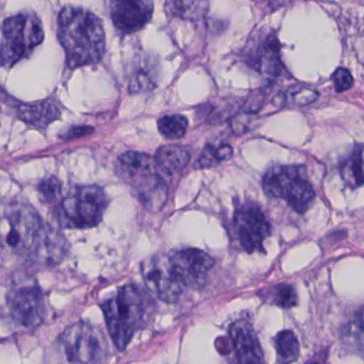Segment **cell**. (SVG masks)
Returning <instances> with one entry per match:
<instances>
[{"mask_svg":"<svg viewBox=\"0 0 364 364\" xmlns=\"http://www.w3.org/2000/svg\"><path fill=\"white\" fill-rule=\"evenodd\" d=\"M58 36L68 68L98 63L106 50L102 21L90 11L75 6L62 9L58 17Z\"/></svg>","mask_w":364,"mask_h":364,"instance_id":"6da1fadb","label":"cell"},{"mask_svg":"<svg viewBox=\"0 0 364 364\" xmlns=\"http://www.w3.org/2000/svg\"><path fill=\"white\" fill-rule=\"evenodd\" d=\"M113 344L124 350L137 331L145 327L153 311V301L136 284H125L110 299L100 304Z\"/></svg>","mask_w":364,"mask_h":364,"instance_id":"7a4b0ae2","label":"cell"},{"mask_svg":"<svg viewBox=\"0 0 364 364\" xmlns=\"http://www.w3.org/2000/svg\"><path fill=\"white\" fill-rule=\"evenodd\" d=\"M1 65L12 68L26 59L44 40L42 23L34 13L21 12L2 23Z\"/></svg>","mask_w":364,"mask_h":364,"instance_id":"3957f363","label":"cell"},{"mask_svg":"<svg viewBox=\"0 0 364 364\" xmlns=\"http://www.w3.org/2000/svg\"><path fill=\"white\" fill-rule=\"evenodd\" d=\"M262 184L267 196L284 199L301 214L309 209L316 198V191L303 166H274L263 177Z\"/></svg>","mask_w":364,"mask_h":364,"instance_id":"277c9868","label":"cell"},{"mask_svg":"<svg viewBox=\"0 0 364 364\" xmlns=\"http://www.w3.org/2000/svg\"><path fill=\"white\" fill-rule=\"evenodd\" d=\"M109 199L100 186H78L62 200L60 218L70 228H91L100 224Z\"/></svg>","mask_w":364,"mask_h":364,"instance_id":"5b68a950","label":"cell"},{"mask_svg":"<svg viewBox=\"0 0 364 364\" xmlns=\"http://www.w3.org/2000/svg\"><path fill=\"white\" fill-rule=\"evenodd\" d=\"M60 343L71 364H106L108 346L100 329L88 323H75L62 333Z\"/></svg>","mask_w":364,"mask_h":364,"instance_id":"8992f818","label":"cell"},{"mask_svg":"<svg viewBox=\"0 0 364 364\" xmlns=\"http://www.w3.org/2000/svg\"><path fill=\"white\" fill-rule=\"evenodd\" d=\"M6 220L10 224L6 243L19 254H34L44 226L36 210L25 203H13L6 208Z\"/></svg>","mask_w":364,"mask_h":364,"instance_id":"52a82bcc","label":"cell"},{"mask_svg":"<svg viewBox=\"0 0 364 364\" xmlns=\"http://www.w3.org/2000/svg\"><path fill=\"white\" fill-rule=\"evenodd\" d=\"M6 308L11 320L26 331H36L46 318L44 296L36 286L10 291L6 295Z\"/></svg>","mask_w":364,"mask_h":364,"instance_id":"ba28073f","label":"cell"},{"mask_svg":"<svg viewBox=\"0 0 364 364\" xmlns=\"http://www.w3.org/2000/svg\"><path fill=\"white\" fill-rule=\"evenodd\" d=\"M141 275L147 290L165 303H175L185 291L173 272L168 255H158L143 261Z\"/></svg>","mask_w":364,"mask_h":364,"instance_id":"9c48e42d","label":"cell"},{"mask_svg":"<svg viewBox=\"0 0 364 364\" xmlns=\"http://www.w3.org/2000/svg\"><path fill=\"white\" fill-rule=\"evenodd\" d=\"M168 256L173 272L184 290L202 288L209 271L215 264L209 255L196 248L177 250Z\"/></svg>","mask_w":364,"mask_h":364,"instance_id":"30bf717a","label":"cell"},{"mask_svg":"<svg viewBox=\"0 0 364 364\" xmlns=\"http://www.w3.org/2000/svg\"><path fill=\"white\" fill-rule=\"evenodd\" d=\"M234 222L244 250L250 254L263 252V243L271 235V225L262 210L254 205L241 208L235 214Z\"/></svg>","mask_w":364,"mask_h":364,"instance_id":"8fae6325","label":"cell"},{"mask_svg":"<svg viewBox=\"0 0 364 364\" xmlns=\"http://www.w3.org/2000/svg\"><path fill=\"white\" fill-rule=\"evenodd\" d=\"M111 21L118 31L132 34L143 29L152 19V0H109Z\"/></svg>","mask_w":364,"mask_h":364,"instance_id":"7c38bea8","label":"cell"},{"mask_svg":"<svg viewBox=\"0 0 364 364\" xmlns=\"http://www.w3.org/2000/svg\"><path fill=\"white\" fill-rule=\"evenodd\" d=\"M279 53V41L275 34L269 33L260 40L251 41L246 48L245 58L254 70L267 78H276L282 70Z\"/></svg>","mask_w":364,"mask_h":364,"instance_id":"4fadbf2b","label":"cell"},{"mask_svg":"<svg viewBox=\"0 0 364 364\" xmlns=\"http://www.w3.org/2000/svg\"><path fill=\"white\" fill-rule=\"evenodd\" d=\"M229 336L234 350L235 364H265L262 346L249 322L239 320L233 323Z\"/></svg>","mask_w":364,"mask_h":364,"instance_id":"5bb4252c","label":"cell"},{"mask_svg":"<svg viewBox=\"0 0 364 364\" xmlns=\"http://www.w3.org/2000/svg\"><path fill=\"white\" fill-rule=\"evenodd\" d=\"M158 63L149 53L138 51L128 68L126 79L130 93L141 94L153 91L158 83Z\"/></svg>","mask_w":364,"mask_h":364,"instance_id":"9a60e30c","label":"cell"},{"mask_svg":"<svg viewBox=\"0 0 364 364\" xmlns=\"http://www.w3.org/2000/svg\"><path fill=\"white\" fill-rule=\"evenodd\" d=\"M158 171L160 170L141 175L130 183L136 191L141 205L151 213L160 211L168 199V184L158 174Z\"/></svg>","mask_w":364,"mask_h":364,"instance_id":"2e32d148","label":"cell"},{"mask_svg":"<svg viewBox=\"0 0 364 364\" xmlns=\"http://www.w3.org/2000/svg\"><path fill=\"white\" fill-rule=\"evenodd\" d=\"M19 119L33 126L36 129H45L61 115L59 102L53 98H47L34 104H21L16 108Z\"/></svg>","mask_w":364,"mask_h":364,"instance_id":"e0dca14e","label":"cell"},{"mask_svg":"<svg viewBox=\"0 0 364 364\" xmlns=\"http://www.w3.org/2000/svg\"><path fill=\"white\" fill-rule=\"evenodd\" d=\"M158 170L155 160L145 154L128 151L120 156L117 162V173L122 181L130 184L137 177Z\"/></svg>","mask_w":364,"mask_h":364,"instance_id":"ac0fdd59","label":"cell"},{"mask_svg":"<svg viewBox=\"0 0 364 364\" xmlns=\"http://www.w3.org/2000/svg\"><path fill=\"white\" fill-rule=\"evenodd\" d=\"M192 154L189 149L180 145H168L158 149L154 160L160 172L173 175L181 172L189 164Z\"/></svg>","mask_w":364,"mask_h":364,"instance_id":"d6986e66","label":"cell"},{"mask_svg":"<svg viewBox=\"0 0 364 364\" xmlns=\"http://www.w3.org/2000/svg\"><path fill=\"white\" fill-rule=\"evenodd\" d=\"M341 176L350 188L364 184V144L356 145L352 155L341 166Z\"/></svg>","mask_w":364,"mask_h":364,"instance_id":"ffe728a7","label":"cell"},{"mask_svg":"<svg viewBox=\"0 0 364 364\" xmlns=\"http://www.w3.org/2000/svg\"><path fill=\"white\" fill-rule=\"evenodd\" d=\"M167 6L172 16L198 21L207 15L209 0H168Z\"/></svg>","mask_w":364,"mask_h":364,"instance_id":"44dd1931","label":"cell"},{"mask_svg":"<svg viewBox=\"0 0 364 364\" xmlns=\"http://www.w3.org/2000/svg\"><path fill=\"white\" fill-rule=\"evenodd\" d=\"M278 364L295 363L301 355V346L292 331H282L275 338Z\"/></svg>","mask_w":364,"mask_h":364,"instance_id":"7402d4cb","label":"cell"},{"mask_svg":"<svg viewBox=\"0 0 364 364\" xmlns=\"http://www.w3.org/2000/svg\"><path fill=\"white\" fill-rule=\"evenodd\" d=\"M343 339L348 348L364 356V307L348 323L344 331Z\"/></svg>","mask_w":364,"mask_h":364,"instance_id":"603a6c76","label":"cell"},{"mask_svg":"<svg viewBox=\"0 0 364 364\" xmlns=\"http://www.w3.org/2000/svg\"><path fill=\"white\" fill-rule=\"evenodd\" d=\"M233 156L232 146L228 144H209L204 147L202 154L199 157L196 164V168H213L222 162L230 160Z\"/></svg>","mask_w":364,"mask_h":364,"instance_id":"cb8c5ba5","label":"cell"},{"mask_svg":"<svg viewBox=\"0 0 364 364\" xmlns=\"http://www.w3.org/2000/svg\"><path fill=\"white\" fill-rule=\"evenodd\" d=\"M263 299L280 308L295 307L298 303L296 290L290 284H278L262 293Z\"/></svg>","mask_w":364,"mask_h":364,"instance_id":"d4e9b609","label":"cell"},{"mask_svg":"<svg viewBox=\"0 0 364 364\" xmlns=\"http://www.w3.org/2000/svg\"><path fill=\"white\" fill-rule=\"evenodd\" d=\"M157 127L164 138L180 140L187 132L188 121L183 115H165L158 121Z\"/></svg>","mask_w":364,"mask_h":364,"instance_id":"484cf974","label":"cell"},{"mask_svg":"<svg viewBox=\"0 0 364 364\" xmlns=\"http://www.w3.org/2000/svg\"><path fill=\"white\" fill-rule=\"evenodd\" d=\"M284 95H286V102H290L291 104L298 107L312 104L318 97V93L316 90L311 89V87H303V85L291 87L288 93L284 94Z\"/></svg>","mask_w":364,"mask_h":364,"instance_id":"4316f807","label":"cell"},{"mask_svg":"<svg viewBox=\"0 0 364 364\" xmlns=\"http://www.w3.org/2000/svg\"><path fill=\"white\" fill-rule=\"evenodd\" d=\"M38 193H40L41 198L45 203H55L61 195V183L55 177H51V178L41 182L38 186Z\"/></svg>","mask_w":364,"mask_h":364,"instance_id":"83f0119b","label":"cell"},{"mask_svg":"<svg viewBox=\"0 0 364 364\" xmlns=\"http://www.w3.org/2000/svg\"><path fill=\"white\" fill-rule=\"evenodd\" d=\"M333 81L335 83L336 90L339 93L352 89L353 85H354V78H353L352 74H350V70L343 68H338L333 73Z\"/></svg>","mask_w":364,"mask_h":364,"instance_id":"f1b7e54d","label":"cell"},{"mask_svg":"<svg viewBox=\"0 0 364 364\" xmlns=\"http://www.w3.org/2000/svg\"><path fill=\"white\" fill-rule=\"evenodd\" d=\"M93 132V128L88 127V126H78V127H73L71 129L66 130L61 138L63 140H74V139L83 138V136H88V134Z\"/></svg>","mask_w":364,"mask_h":364,"instance_id":"f546056e","label":"cell"},{"mask_svg":"<svg viewBox=\"0 0 364 364\" xmlns=\"http://www.w3.org/2000/svg\"><path fill=\"white\" fill-rule=\"evenodd\" d=\"M361 1L364 2V0H361Z\"/></svg>","mask_w":364,"mask_h":364,"instance_id":"4dcf8cb0","label":"cell"},{"mask_svg":"<svg viewBox=\"0 0 364 364\" xmlns=\"http://www.w3.org/2000/svg\"><path fill=\"white\" fill-rule=\"evenodd\" d=\"M314 364H316V363H314Z\"/></svg>","mask_w":364,"mask_h":364,"instance_id":"1f68e13d","label":"cell"}]
</instances>
